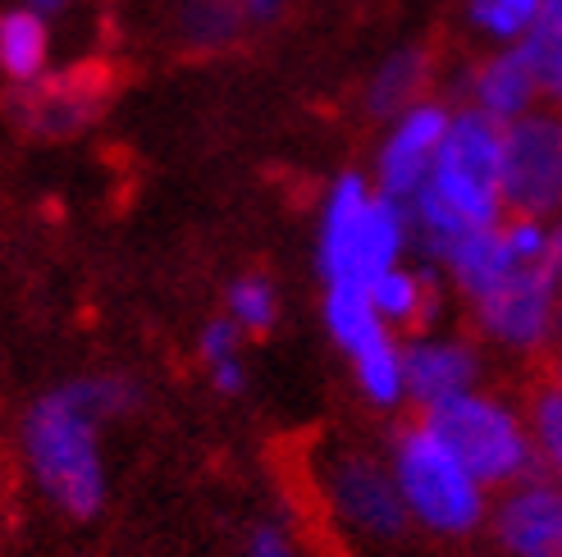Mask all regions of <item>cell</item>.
Returning a JSON list of instances; mask_svg holds the SVG:
<instances>
[{"instance_id":"obj_21","label":"cell","mask_w":562,"mask_h":557,"mask_svg":"<svg viewBox=\"0 0 562 557\" xmlns=\"http://www.w3.org/2000/svg\"><path fill=\"white\" fill-rule=\"evenodd\" d=\"M196 352H202V366L211 375V384L220 394H243V379H247V366H243V329L224 316V320H211L196 339Z\"/></svg>"},{"instance_id":"obj_19","label":"cell","mask_w":562,"mask_h":557,"mask_svg":"<svg viewBox=\"0 0 562 557\" xmlns=\"http://www.w3.org/2000/svg\"><path fill=\"white\" fill-rule=\"evenodd\" d=\"M517 46L526 50L530 69H536L544 101L562 105V0H544L536 23H530V33Z\"/></svg>"},{"instance_id":"obj_20","label":"cell","mask_w":562,"mask_h":557,"mask_svg":"<svg viewBox=\"0 0 562 557\" xmlns=\"http://www.w3.org/2000/svg\"><path fill=\"white\" fill-rule=\"evenodd\" d=\"M243 23L247 19L238 10V0H183V10H179V33L196 50L229 46L243 33Z\"/></svg>"},{"instance_id":"obj_28","label":"cell","mask_w":562,"mask_h":557,"mask_svg":"<svg viewBox=\"0 0 562 557\" xmlns=\"http://www.w3.org/2000/svg\"><path fill=\"white\" fill-rule=\"evenodd\" d=\"M553 379H558V384H562V356H558V371H553Z\"/></svg>"},{"instance_id":"obj_13","label":"cell","mask_w":562,"mask_h":557,"mask_svg":"<svg viewBox=\"0 0 562 557\" xmlns=\"http://www.w3.org/2000/svg\"><path fill=\"white\" fill-rule=\"evenodd\" d=\"M50 69V19L27 10L23 0L0 14V73L14 88H37Z\"/></svg>"},{"instance_id":"obj_6","label":"cell","mask_w":562,"mask_h":557,"mask_svg":"<svg viewBox=\"0 0 562 557\" xmlns=\"http://www.w3.org/2000/svg\"><path fill=\"white\" fill-rule=\"evenodd\" d=\"M481 339L503 352H540L562 333V215L544 257L517 261L490 293L471 302Z\"/></svg>"},{"instance_id":"obj_5","label":"cell","mask_w":562,"mask_h":557,"mask_svg":"<svg viewBox=\"0 0 562 557\" xmlns=\"http://www.w3.org/2000/svg\"><path fill=\"white\" fill-rule=\"evenodd\" d=\"M420 421L462 457V466L485 489H508L540 466L530 421L513 402L481 394V388H467L453 402L420 411Z\"/></svg>"},{"instance_id":"obj_14","label":"cell","mask_w":562,"mask_h":557,"mask_svg":"<svg viewBox=\"0 0 562 557\" xmlns=\"http://www.w3.org/2000/svg\"><path fill=\"white\" fill-rule=\"evenodd\" d=\"M325 329L348 356L375 339H384V333H393L384 325V316L375 311L367 284H329L325 288Z\"/></svg>"},{"instance_id":"obj_7","label":"cell","mask_w":562,"mask_h":557,"mask_svg":"<svg viewBox=\"0 0 562 557\" xmlns=\"http://www.w3.org/2000/svg\"><path fill=\"white\" fill-rule=\"evenodd\" d=\"M503 206L508 215H562V110H526L503 124Z\"/></svg>"},{"instance_id":"obj_3","label":"cell","mask_w":562,"mask_h":557,"mask_svg":"<svg viewBox=\"0 0 562 557\" xmlns=\"http://www.w3.org/2000/svg\"><path fill=\"white\" fill-rule=\"evenodd\" d=\"M412 242L407 206L371 187L361 174L334 179L321 211L316 265L325 284H371L375 274L398 265Z\"/></svg>"},{"instance_id":"obj_10","label":"cell","mask_w":562,"mask_h":557,"mask_svg":"<svg viewBox=\"0 0 562 557\" xmlns=\"http://www.w3.org/2000/svg\"><path fill=\"white\" fill-rule=\"evenodd\" d=\"M448 120H453V110H443L439 101H426V96L407 105L403 115H393L380 143V156H375V187L407 206L420 192V183L430 179V164L439 156Z\"/></svg>"},{"instance_id":"obj_22","label":"cell","mask_w":562,"mask_h":557,"mask_svg":"<svg viewBox=\"0 0 562 557\" xmlns=\"http://www.w3.org/2000/svg\"><path fill=\"white\" fill-rule=\"evenodd\" d=\"M526 421H530V434H536L540 466L562 485V384L558 379L536 388V398L526 407Z\"/></svg>"},{"instance_id":"obj_16","label":"cell","mask_w":562,"mask_h":557,"mask_svg":"<svg viewBox=\"0 0 562 557\" xmlns=\"http://www.w3.org/2000/svg\"><path fill=\"white\" fill-rule=\"evenodd\" d=\"M352 375H357L361 398L371 407L393 411V407L407 402V361H403V343L393 339V333L352 352Z\"/></svg>"},{"instance_id":"obj_2","label":"cell","mask_w":562,"mask_h":557,"mask_svg":"<svg viewBox=\"0 0 562 557\" xmlns=\"http://www.w3.org/2000/svg\"><path fill=\"white\" fill-rule=\"evenodd\" d=\"M101 421L82 379L50 388L23 416V457L42 489L74 521H92L105 508V462H101Z\"/></svg>"},{"instance_id":"obj_8","label":"cell","mask_w":562,"mask_h":557,"mask_svg":"<svg viewBox=\"0 0 562 557\" xmlns=\"http://www.w3.org/2000/svg\"><path fill=\"white\" fill-rule=\"evenodd\" d=\"M321 489L334 521L357 539H398L407 531V508L398 480H393L389 462L367 457V453H334L329 466L321 470Z\"/></svg>"},{"instance_id":"obj_18","label":"cell","mask_w":562,"mask_h":557,"mask_svg":"<svg viewBox=\"0 0 562 557\" xmlns=\"http://www.w3.org/2000/svg\"><path fill=\"white\" fill-rule=\"evenodd\" d=\"M27 92H33V101H27V124L42 128V133H74V128L88 124L101 105V92L82 78L50 82V88L37 82V88H27Z\"/></svg>"},{"instance_id":"obj_1","label":"cell","mask_w":562,"mask_h":557,"mask_svg":"<svg viewBox=\"0 0 562 557\" xmlns=\"http://www.w3.org/2000/svg\"><path fill=\"white\" fill-rule=\"evenodd\" d=\"M508 215L503 206V124L475 105L453 110L430 179L407 202L412 238L443 265L453 247Z\"/></svg>"},{"instance_id":"obj_9","label":"cell","mask_w":562,"mask_h":557,"mask_svg":"<svg viewBox=\"0 0 562 557\" xmlns=\"http://www.w3.org/2000/svg\"><path fill=\"white\" fill-rule=\"evenodd\" d=\"M494 539L508 557H562V485L540 470L498 489L490 508Z\"/></svg>"},{"instance_id":"obj_23","label":"cell","mask_w":562,"mask_h":557,"mask_svg":"<svg viewBox=\"0 0 562 557\" xmlns=\"http://www.w3.org/2000/svg\"><path fill=\"white\" fill-rule=\"evenodd\" d=\"M544 0H467V14L475 23V33H485L490 42L513 46L530 33Z\"/></svg>"},{"instance_id":"obj_24","label":"cell","mask_w":562,"mask_h":557,"mask_svg":"<svg viewBox=\"0 0 562 557\" xmlns=\"http://www.w3.org/2000/svg\"><path fill=\"white\" fill-rule=\"evenodd\" d=\"M229 320L243 333H266L279 320V293L270 278L261 274H243L229 284Z\"/></svg>"},{"instance_id":"obj_12","label":"cell","mask_w":562,"mask_h":557,"mask_svg":"<svg viewBox=\"0 0 562 557\" xmlns=\"http://www.w3.org/2000/svg\"><path fill=\"white\" fill-rule=\"evenodd\" d=\"M467 96L494 124H513V120L526 115V110H536L544 92H540L536 69H530V60H526V50L513 42V46L494 50L490 60H481V65L471 69Z\"/></svg>"},{"instance_id":"obj_25","label":"cell","mask_w":562,"mask_h":557,"mask_svg":"<svg viewBox=\"0 0 562 557\" xmlns=\"http://www.w3.org/2000/svg\"><path fill=\"white\" fill-rule=\"evenodd\" d=\"M247 557H302L297 539L279 521H257L247 535Z\"/></svg>"},{"instance_id":"obj_27","label":"cell","mask_w":562,"mask_h":557,"mask_svg":"<svg viewBox=\"0 0 562 557\" xmlns=\"http://www.w3.org/2000/svg\"><path fill=\"white\" fill-rule=\"evenodd\" d=\"M27 10H37V14H46V19H55V14H65V10H74L78 0H23Z\"/></svg>"},{"instance_id":"obj_17","label":"cell","mask_w":562,"mask_h":557,"mask_svg":"<svg viewBox=\"0 0 562 557\" xmlns=\"http://www.w3.org/2000/svg\"><path fill=\"white\" fill-rule=\"evenodd\" d=\"M371 302H375V311L384 316L389 329H416V325H426L430 320V278L420 274V270H407L403 261L398 265H389L384 274H375L371 284H367Z\"/></svg>"},{"instance_id":"obj_11","label":"cell","mask_w":562,"mask_h":557,"mask_svg":"<svg viewBox=\"0 0 562 557\" xmlns=\"http://www.w3.org/2000/svg\"><path fill=\"white\" fill-rule=\"evenodd\" d=\"M403 361H407V402H416L420 411L453 402L481 379V356L458 333H416L412 343H403Z\"/></svg>"},{"instance_id":"obj_15","label":"cell","mask_w":562,"mask_h":557,"mask_svg":"<svg viewBox=\"0 0 562 557\" xmlns=\"http://www.w3.org/2000/svg\"><path fill=\"white\" fill-rule=\"evenodd\" d=\"M426 82H430V55L416 50V46H407V50H398V55H389V60L375 69L371 88H367V110H371L375 120L403 115L407 105L420 101Z\"/></svg>"},{"instance_id":"obj_4","label":"cell","mask_w":562,"mask_h":557,"mask_svg":"<svg viewBox=\"0 0 562 557\" xmlns=\"http://www.w3.org/2000/svg\"><path fill=\"white\" fill-rule=\"evenodd\" d=\"M389 470L398 480L403 508L416 525H426L430 535H471L475 525L490 516V489L462 466V457L448 443L416 421L393 439Z\"/></svg>"},{"instance_id":"obj_26","label":"cell","mask_w":562,"mask_h":557,"mask_svg":"<svg viewBox=\"0 0 562 557\" xmlns=\"http://www.w3.org/2000/svg\"><path fill=\"white\" fill-rule=\"evenodd\" d=\"M238 10L247 23H270V19H279V10H284V0H238Z\"/></svg>"}]
</instances>
